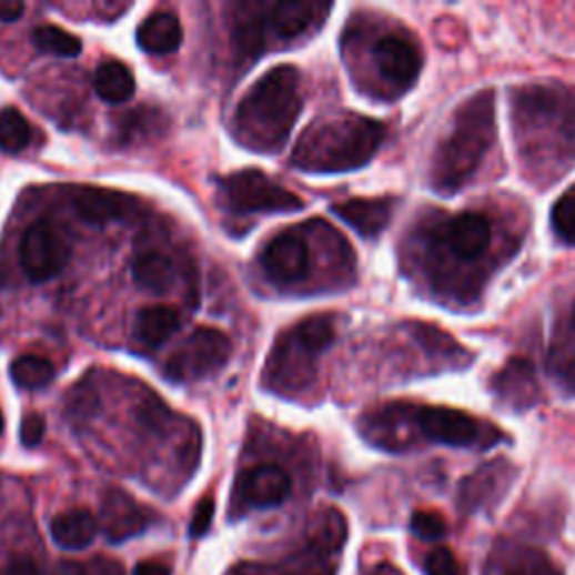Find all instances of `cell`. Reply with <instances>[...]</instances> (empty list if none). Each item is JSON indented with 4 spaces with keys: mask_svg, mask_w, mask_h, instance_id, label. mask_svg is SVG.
<instances>
[{
    "mask_svg": "<svg viewBox=\"0 0 575 575\" xmlns=\"http://www.w3.org/2000/svg\"><path fill=\"white\" fill-rule=\"evenodd\" d=\"M300 74L293 65L272 68L239 104L234 127L239 140L254 151H274L291 135L300 113Z\"/></svg>",
    "mask_w": 575,
    "mask_h": 575,
    "instance_id": "obj_1",
    "label": "cell"
},
{
    "mask_svg": "<svg viewBox=\"0 0 575 575\" xmlns=\"http://www.w3.org/2000/svg\"><path fill=\"white\" fill-rule=\"evenodd\" d=\"M495 90H478L454 115L447 140L434 158V186L441 194H454L482 164L497 135Z\"/></svg>",
    "mask_w": 575,
    "mask_h": 575,
    "instance_id": "obj_2",
    "label": "cell"
},
{
    "mask_svg": "<svg viewBox=\"0 0 575 575\" xmlns=\"http://www.w3.org/2000/svg\"><path fill=\"white\" fill-rule=\"evenodd\" d=\"M385 140V127L360 115L313 124L300 140L293 164L309 173H342L364 167Z\"/></svg>",
    "mask_w": 575,
    "mask_h": 575,
    "instance_id": "obj_3",
    "label": "cell"
},
{
    "mask_svg": "<svg viewBox=\"0 0 575 575\" xmlns=\"http://www.w3.org/2000/svg\"><path fill=\"white\" fill-rule=\"evenodd\" d=\"M335 340V320L315 315L283 333L268 360L265 385L276 392L304 390L315 375V360Z\"/></svg>",
    "mask_w": 575,
    "mask_h": 575,
    "instance_id": "obj_4",
    "label": "cell"
},
{
    "mask_svg": "<svg viewBox=\"0 0 575 575\" xmlns=\"http://www.w3.org/2000/svg\"><path fill=\"white\" fill-rule=\"evenodd\" d=\"M221 194L230 212L236 214H293L304 210V201L261 171H239L221 182Z\"/></svg>",
    "mask_w": 575,
    "mask_h": 575,
    "instance_id": "obj_5",
    "label": "cell"
},
{
    "mask_svg": "<svg viewBox=\"0 0 575 575\" xmlns=\"http://www.w3.org/2000/svg\"><path fill=\"white\" fill-rule=\"evenodd\" d=\"M232 357V342L216 329H196L167 360L164 373L173 382H196L216 375Z\"/></svg>",
    "mask_w": 575,
    "mask_h": 575,
    "instance_id": "obj_6",
    "label": "cell"
},
{
    "mask_svg": "<svg viewBox=\"0 0 575 575\" xmlns=\"http://www.w3.org/2000/svg\"><path fill=\"white\" fill-rule=\"evenodd\" d=\"M70 261V243L65 234L50 221H37L21 239V268L23 272L41 283L50 281Z\"/></svg>",
    "mask_w": 575,
    "mask_h": 575,
    "instance_id": "obj_7",
    "label": "cell"
},
{
    "mask_svg": "<svg viewBox=\"0 0 575 575\" xmlns=\"http://www.w3.org/2000/svg\"><path fill=\"white\" fill-rule=\"evenodd\" d=\"M149 513L124 491L109 488L102 497L100 531L111 544H122L135 535H142L149 526Z\"/></svg>",
    "mask_w": 575,
    "mask_h": 575,
    "instance_id": "obj_8",
    "label": "cell"
},
{
    "mask_svg": "<svg viewBox=\"0 0 575 575\" xmlns=\"http://www.w3.org/2000/svg\"><path fill=\"white\" fill-rule=\"evenodd\" d=\"M416 423L427 438L452 447L474 445L478 436H482V427H478V423L472 416L456 410L423 407L416 414Z\"/></svg>",
    "mask_w": 575,
    "mask_h": 575,
    "instance_id": "obj_9",
    "label": "cell"
},
{
    "mask_svg": "<svg viewBox=\"0 0 575 575\" xmlns=\"http://www.w3.org/2000/svg\"><path fill=\"white\" fill-rule=\"evenodd\" d=\"M261 263L274 283H295L309 272V245L300 234H281L263 250Z\"/></svg>",
    "mask_w": 575,
    "mask_h": 575,
    "instance_id": "obj_10",
    "label": "cell"
},
{
    "mask_svg": "<svg viewBox=\"0 0 575 575\" xmlns=\"http://www.w3.org/2000/svg\"><path fill=\"white\" fill-rule=\"evenodd\" d=\"M493 392L497 394L500 403L524 412L539 401V387L535 380L533 364L524 357H513L493 380Z\"/></svg>",
    "mask_w": 575,
    "mask_h": 575,
    "instance_id": "obj_11",
    "label": "cell"
},
{
    "mask_svg": "<svg viewBox=\"0 0 575 575\" xmlns=\"http://www.w3.org/2000/svg\"><path fill=\"white\" fill-rule=\"evenodd\" d=\"M373 57L380 74L396 83L399 88H410L418 79L423 65L421 52L407 39L401 37H385L377 41Z\"/></svg>",
    "mask_w": 575,
    "mask_h": 575,
    "instance_id": "obj_12",
    "label": "cell"
},
{
    "mask_svg": "<svg viewBox=\"0 0 575 575\" xmlns=\"http://www.w3.org/2000/svg\"><path fill=\"white\" fill-rule=\"evenodd\" d=\"M291 476L279 465H259L243 476V502L252 508H274L291 495Z\"/></svg>",
    "mask_w": 575,
    "mask_h": 575,
    "instance_id": "obj_13",
    "label": "cell"
},
{
    "mask_svg": "<svg viewBox=\"0 0 575 575\" xmlns=\"http://www.w3.org/2000/svg\"><path fill=\"white\" fill-rule=\"evenodd\" d=\"M445 241L463 261L482 259L491 245V223L482 214H461L445 228Z\"/></svg>",
    "mask_w": 575,
    "mask_h": 575,
    "instance_id": "obj_14",
    "label": "cell"
},
{
    "mask_svg": "<svg viewBox=\"0 0 575 575\" xmlns=\"http://www.w3.org/2000/svg\"><path fill=\"white\" fill-rule=\"evenodd\" d=\"M72 205L77 216L88 225H109L122 221L133 210L131 196L109 189H81Z\"/></svg>",
    "mask_w": 575,
    "mask_h": 575,
    "instance_id": "obj_15",
    "label": "cell"
},
{
    "mask_svg": "<svg viewBox=\"0 0 575 575\" xmlns=\"http://www.w3.org/2000/svg\"><path fill=\"white\" fill-rule=\"evenodd\" d=\"M394 203L387 199H353L346 203H337L331 212L351 225L360 236L375 239L392 221Z\"/></svg>",
    "mask_w": 575,
    "mask_h": 575,
    "instance_id": "obj_16",
    "label": "cell"
},
{
    "mask_svg": "<svg viewBox=\"0 0 575 575\" xmlns=\"http://www.w3.org/2000/svg\"><path fill=\"white\" fill-rule=\"evenodd\" d=\"M488 575H562V571L546 553L528 546H515L493 555Z\"/></svg>",
    "mask_w": 575,
    "mask_h": 575,
    "instance_id": "obj_17",
    "label": "cell"
},
{
    "mask_svg": "<svg viewBox=\"0 0 575 575\" xmlns=\"http://www.w3.org/2000/svg\"><path fill=\"white\" fill-rule=\"evenodd\" d=\"M52 539L65 548V551H81L90 546L100 533V522L90 511L74 508L68 513H61L50 524Z\"/></svg>",
    "mask_w": 575,
    "mask_h": 575,
    "instance_id": "obj_18",
    "label": "cell"
},
{
    "mask_svg": "<svg viewBox=\"0 0 575 575\" xmlns=\"http://www.w3.org/2000/svg\"><path fill=\"white\" fill-rule=\"evenodd\" d=\"M135 39L149 54H171L182 43V28L175 14L155 12L142 21Z\"/></svg>",
    "mask_w": 575,
    "mask_h": 575,
    "instance_id": "obj_19",
    "label": "cell"
},
{
    "mask_svg": "<svg viewBox=\"0 0 575 575\" xmlns=\"http://www.w3.org/2000/svg\"><path fill=\"white\" fill-rule=\"evenodd\" d=\"M133 279L147 293L164 295L175 285V265L162 252H144L133 261Z\"/></svg>",
    "mask_w": 575,
    "mask_h": 575,
    "instance_id": "obj_20",
    "label": "cell"
},
{
    "mask_svg": "<svg viewBox=\"0 0 575 575\" xmlns=\"http://www.w3.org/2000/svg\"><path fill=\"white\" fill-rule=\"evenodd\" d=\"M320 10H329V8H320L317 3H306V0H283V3H276L270 8L272 30L283 39L300 37L315 23Z\"/></svg>",
    "mask_w": 575,
    "mask_h": 575,
    "instance_id": "obj_21",
    "label": "cell"
},
{
    "mask_svg": "<svg viewBox=\"0 0 575 575\" xmlns=\"http://www.w3.org/2000/svg\"><path fill=\"white\" fill-rule=\"evenodd\" d=\"M180 329V317L171 306H147L135 317V337L149 349L162 346Z\"/></svg>",
    "mask_w": 575,
    "mask_h": 575,
    "instance_id": "obj_22",
    "label": "cell"
},
{
    "mask_svg": "<svg viewBox=\"0 0 575 575\" xmlns=\"http://www.w3.org/2000/svg\"><path fill=\"white\" fill-rule=\"evenodd\" d=\"M94 90L109 104H124L135 92L133 72L122 61H107L94 72Z\"/></svg>",
    "mask_w": 575,
    "mask_h": 575,
    "instance_id": "obj_23",
    "label": "cell"
},
{
    "mask_svg": "<svg viewBox=\"0 0 575 575\" xmlns=\"http://www.w3.org/2000/svg\"><path fill=\"white\" fill-rule=\"evenodd\" d=\"M309 539H311V548L309 551H313V553H317L322 557L340 551L342 544L346 542V519H344V515L340 511H335V508L324 511L315 519Z\"/></svg>",
    "mask_w": 575,
    "mask_h": 575,
    "instance_id": "obj_24",
    "label": "cell"
},
{
    "mask_svg": "<svg viewBox=\"0 0 575 575\" xmlns=\"http://www.w3.org/2000/svg\"><path fill=\"white\" fill-rule=\"evenodd\" d=\"M10 375H12L17 387L37 392V390H46L50 385V382L57 375V371H54V364L48 357L19 355L10 366Z\"/></svg>",
    "mask_w": 575,
    "mask_h": 575,
    "instance_id": "obj_25",
    "label": "cell"
},
{
    "mask_svg": "<svg viewBox=\"0 0 575 575\" xmlns=\"http://www.w3.org/2000/svg\"><path fill=\"white\" fill-rule=\"evenodd\" d=\"M506 467H508L506 463H491V465H484L476 474H472L470 478H465L461 488V504L465 508L484 504V493H491L493 484L502 482Z\"/></svg>",
    "mask_w": 575,
    "mask_h": 575,
    "instance_id": "obj_26",
    "label": "cell"
},
{
    "mask_svg": "<svg viewBox=\"0 0 575 575\" xmlns=\"http://www.w3.org/2000/svg\"><path fill=\"white\" fill-rule=\"evenodd\" d=\"M32 129L17 109L0 111V151L19 153L30 144Z\"/></svg>",
    "mask_w": 575,
    "mask_h": 575,
    "instance_id": "obj_27",
    "label": "cell"
},
{
    "mask_svg": "<svg viewBox=\"0 0 575 575\" xmlns=\"http://www.w3.org/2000/svg\"><path fill=\"white\" fill-rule=\"evenodd\" d=\"M32 41L41 52L54 54V57H65V59H74L81 52V41L54 26H41L32 32Z\"/></svg>",
    "mask_w": 575,
    "mask_h": 575,
    "instance_id": "obj_28",
    "label": "cell"
},
{
    "mask_svg": "<svg viewBox=\"0 0 575 575\" xmlns=\"http://www.w3.org/2000/svg\"><path fill=\"white\" fill-rule=\"evenodd\" d=\"M412 333L418 337V342L434 355H452V353H461V346L445 335L443 331L434 329V326H425V324H416L412 329Z\"/></svg>",
    "mask_w": 575,
    "mask_h": 575,
    "instance_id": "obj_29",
    "label": "cell"
},
{
    "mask_svg": "<svg viewBox=\"0 0 575 575\" xmlns=\"http://www.w3.org/2000/svg\"><path fill=\"white\" fill-rule=\"evenodd\" d=\"M553 228L566 243L575 245V194H566L553 208Z\"/></svg>",
    "mask_w": 575,
    "mask_h": 575,
    "instance_id": "obj_30",
    "label": "cell"
},
{
    "mask_svg": "<svg viewBox=\"0 0 575 575\" xmlns=\"http://www.w3.org/2000/svg\"><path fill=\"white\" fill-rule=\"evenodd\" d=\"M59 575H124V568L120 562L113 559H90V562H68L61 564Z\"/></svg>",
    "mask_w": 575,
    "mask_h": 575,
    "instance_id": "obj_31",
    "label": "cell"
},
{
    "mask_svg": "<svg viewBox=\"0 0 575 575\" xmlns=\"http://www.w3.org/2000/svg\"><path fill=\"white\" fill-rule=\"evenodd\" d=\"M412 531L421 537V539H427V542H436L445 535L447 526L443 522L441 515L436 513H427V511H418L414 513L412 517Z\"/></svg>",
    "mask_w": 575,
    "mask_h": 575,
    "instance_id": "obj_32",
    "label": "cell"
},
{
    "mask_svg": "<svg viewBox=\"0 0 575 575\" xmlns=\"http://www.w3.org/2000/svg\"><path fill=\"white\" fill-rule=\"evenodd\" d=\"M425 573L427 575H458V562L450 548L441 546V548H434L425 557Z\"/></svg>",
    "mask_w": 575,
    "mask_h": 575,
    "instance_id": "obj_33",
    "label": "cell"
},
{
    "mask_svg": "<svg viewBox=\"0 0 575 575\" xmlns=\"http://www.w3.org/2000/svg\"><path fill=\"white\" fill-rule=\"evenodd\" d=\"M279 575H335V566H331L322 555L311 551L309 559H300L293 566H285Z\"/></svg>",
    "mask_w": 575,
    "mask_h": 575,
    "instance_id": "obj_34",
    "label": "cell"
},
{
    "mask_svg": "<svg viewBox=\"0 0 575 575\" xmlns=\"http://www.w3.org/2000/svg\"><path fill=\"white\" fill-rule=\"evenodd\" d=\"M214 513H216V502L212 497H205L196 504L194 508V517H191V524H189V535L191 537H203L212 522H214Z\"/></svg>",
    "mask_w": 575,
    "mask_h": 575,
    "instance_id": "obj_35",
    "label": "cell"
},
{
    "mask_svg": "<svg viewBox=\"0 0 575 575\" xmlns=\"http://www.w3.org/2000/svg\"><path fill=\"white\" fill-rule=\"evenodd\" d=\"M46 436V421L39 414H28L21 423V443L26 447H37Z\"/></svg>",
    "mask_w": 575,
    "mask_h": 575,
    "instance_id": "obj_36",
    "label": "cell"
},
{
    "mask_svg": "<svg viewBox=\"0 0 575 575\" xmlns=\"http://www.w3.org/2000/svg\"><path fill=\"white\" fill-rule=\"evenodd\" d=\"M6 575H41V573H39V566L34 559L14 557V559H10V564L6 568Z\"/></svg>",
    "mask_w": 575,
    "mask_h": 575,
    "instance_id": "obj_37",
    "label": "cell"
},
{
    "mask_svg": "<svg viewBox=\"0 0 575 575\" xmlns=\"http://www.w3.org/2000/svg\"><path fill=\"white\" fill-rule=\"evenodd\" d=\"M23 12H26V6L21 0H0V21L3 23L19 21Z\"/></svg>",
    "mask_w": 575,
    "mask_h": 575,
    "instance_id": "obj_38",
    "label": "cell"
},
{
    "mask_svg": "<svg viewBox=\"0 0 575 575\" xmlns=\"http://www.w3.org/2000/svg\"><path fill=\"white\" fill-rule=\"evenodd\" d=\"M133 575H171V568L162 562H153V559H144L135 566Z\"/></svg>",
    "mask_w": 575,
    "mask_h": 575,
    "instance_id": "obj_39",
    "label": "cell"
},
{
    "mask_svg": "<svg viewBox=\"0 0 575 575\" xmlns=\"http://www.w3.org/2000/svg\"><path fill=\"white\" fill-rule=\"evenodd\" d=\"M234 575H261V568H256L252 564H243Z\"/></svg>",
    "mask_w": 575,
    "mask_h": 575,
    "instance_id": "obj_40",
    "label": "cell"
},
{
    "mask_svg": "<svg viewBox=\"0 0 575 575\" xmlns=\"http://www.w3.org/2000/svg\"><path fill=\"white\" fill-rule=\"evenodd\" d=\"M3 427H6V421H3V414H0V434H3Z\"/></svg>",
    "mask_w": 575,
    "mask_h": 575,
    "instance_id": "obj_41",
    "label": "cell"
},
{
    "mask_svg": "<svg viewBox=\"0 0 575 575\" xmlns=\"http://www.w3.org/2000/svg\"><path fill=\"white\" fill-rule=\"evenodd\" d=\"M373 575H380V573H377V571H375V573H373Z\"/></svg>",
    "mask_w": 575,
    "mask_h": 575,
    "instance_id": "obj_42",
    "label": "cell"
}]
</instances>
